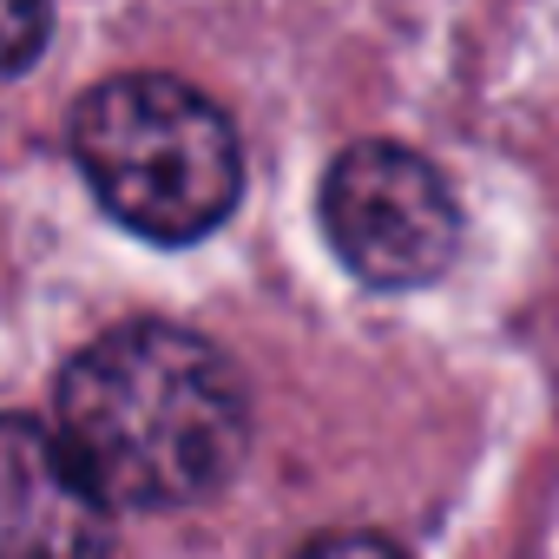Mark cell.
I'll return each mask as SVG.
<instances>
[{"label":"cell","instance_id":"2","mask_svg":"<svg viewBox=\"0 0 559 559\" xmlns=\"http://www.w3.org/2000/svg\"><path fill=\"white\" fill-rule=\"evenodd\" d=\"M73 158L93 198L152 243L211 237L243 191L237 126L185 80L126 73L73 106Z\"/></svg>","mask_w":559,"mask_h":559},{"label":"cell","instance_id":"1","mask_svg":"<svg viewBox=\"0 0 559 559\" xmlns=\"http://www.w3.org/2000/svg\"><path fill=\"white\" fill-rule=\"evenodd\" d=\"M60 441L106 507L211 500L250 448V389L237 362L178 323H119L93 336L53 389Z\"/></svg>","mask_w":559,"mask_h":559},{"label":"cell","instance_id":"3","mask_svg":"<svg viewBox=\"0 0 559 559\" xmlns=\"http://www.w3.org/2000/svg\"><path fill=\"white\" fill-rule=\"evenodd\" d=\"M323 237L362 284L421 290L461 250V204L421 152L362 139L323 171Z\"/></svg>","mask_w":559,"mask_h":559},{"label":"cell","instance_id":"4","mask_svg":"<svg viewBox=\"0 0 559 559\" xmlns=\"http://www.w3.org/2000/svg\"><path fill=\"white\" fill-rule=\"evenodd\" d=\"M112 507L67 441L27 415H0V559H106Z\"/></svg>","mask_w":559,"mask_h":559},{"label":"cell","instance_id":"6","mask_svg":"<svg viewBox=\"0 0 559 559\" xmlns=\"http://www.w3.org/2000/svg\"><path fill=\"white\" fill-rule=\"evenodd\" d=\"M297 559H408V552L382 533H330V539H310Z\"/></svg>","mask_w":559,"mask_h":559},{"label":"cell","instance_id":"5","mask_svg":"<svg viewBox=\"0 0 559 559\" xmlns=\"http://www.w3.org/2000/svg\"><path fill=\"white\" fill-rule=\"evenodd\" d=\"M53 34V0H0V80L27 73L47 53Z\"/></svg>","mask_w":559,"mask_h":559}]
</instances>
